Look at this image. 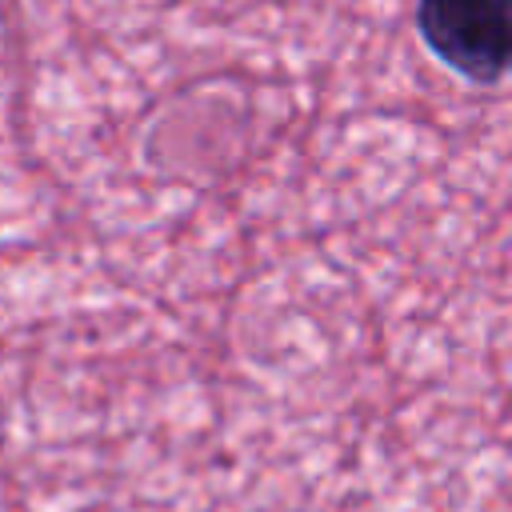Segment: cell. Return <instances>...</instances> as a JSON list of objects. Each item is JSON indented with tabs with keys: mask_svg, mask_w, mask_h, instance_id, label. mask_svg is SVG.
Instances as JSON below:
<instances>
[{
	"mask_svg": "<svg viewBox=\"0 0 512 512\" xmlns=\"http://www.w3.org/2000/svg\"><path fill=\"white\" fill-rule=\"evenodd\" d=\"M416 28L428 52L468 84H500L512 60V0H420Z\"/></svg>",
	"mask_w": 512,
	"mask_h": 512,
	"instance_id": "cell-1",
	"label": "cell"
}]
</instances>
